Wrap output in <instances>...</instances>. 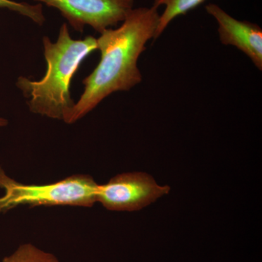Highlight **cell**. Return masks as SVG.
Instances as JSON below:
<instances>
[{"mask_svg": "<svg viewBox=\"0 0 262 262\" xmlns=\"http://www.w3.org/2000/svg\"><path fill=\"white\" fill-rule=\"evenodd\" d=\"M158 9L153 5L133 9L119 28L101 33L96 39L101 59L82 80L83 93L67 123L80 120L113 93L129 91L142 81L138 60L146 51V42L154 39L160 20Z\"/></svg>", "mask_w": 262, "mask_h": 262, "instance_id": "obj_1", "label": "cell"}, {"mask_svg": "<svg viewBox=\"0 0 262 262\" xmlns=\"http://www.w3.org/2000/svg\"><path fill=\"white\" fill-rule=\"evenodd\" d=\"M42 43L47 63L46 75L38 81L20 76L16 85L27 98L32 113L67 123L75 105L71 96V82L86 57L98 50L97 39L92 36L72 39L68 25L63 24L56 42L44 37Z\"/></svg>", "mask_w": 262, "mask_h": 262, "instance_id": "obj_2", "label": "cell"}, {"mask_svg": "<svg viewBox=\"0 0 262 262\" xmlns=\"http://www.w3.org/2000/svg\"><path fill=\"white\" fill-rule=\"evenodd\" d=\"M98 184L89 175L76 174L49 184H24L0 168V213L20 206H74L90 208L96 201Z\"/></svg>", "mask_w": 262, "mask_h": 262, "instance_id": "obj_3", "label": "cell"}, {"mask_svg": "<svg viewBox=\"0 0 262 262\" xmlns=\"http://www.w3.org/2000/svg\"><path fill=\"white\" fill-rule=\"evenodd\" d=\"M169 191L168 186L158 185L147 173H122L106 184H98L96 201L108 211H136L168 194Z\"/></svg>", "mask_w": 262, "mask_h": 262, "instance_id": "obj_4", "label": "cell"}, {"mask_svg": "<svg viewBox=\"0 0 262 262\" xmlns=\"http://www.w3.org/2000/svg\"><path fill=\"white\" fill-rule=\"evenodd\" d=\"M56 8L75 31L85 26L103 32L123 21L134 9V0H34Z\"/></svg>", "mask_w": 262, "mask_h": 262, "instance_id": "obj_5", "label": "cell"}, {"mask_svg": "<svg viewBox=\"0 0 262 262\" xmlns=\"http://www.w3.org/2000/svg\"><path fill=\"white\" fill-rule=\"evenodd\" d=\"M206 10L218 24L219 35L222 44L234 46L244 53L253 64L262 70V29L257 24L241 21L226 13L213 3Z\"/></svg>", "mask_w": 262, "mask_h": 262, "instance_id": "obj_6", "label": "cell"}, {"mask_svg": "<svg viewBox=\"0 0 262 262\" xmlns=\"http://www.w3.org/2000/svg\"><path fill=\"white\" fill-rule=\"evenodd\" d=\"M205 1L206 0H155L153 6L158 8L160 5H164L165 10L160 15L159 24L153 39L154 41L160 37L174 18L187 14L188 12L194 9Z\"/></svg>", "mask_w": 262, "mask_h": 262, "instance_id": "obj_7", "label": "cell"}, {"mask_svg": "<svg viewBox=\"0 0 262 262\" xmlns=\"http://www.w3.org/2000/svg\"><path fill=\"white\" fill-rule=\"evenodd\" d=\"M2 262H58L51 253L46 252L32 244H24L3 258Z\"/></svg>", "mask_w": 262, "mask_h": 262, "instance_id": "obj_8", "label": "cell"}, {"mask_svg": "<svg viewBox=\"0 0 262 262\" xmlns=\"http://www.w3.org/2000/svg\"><path fill=\"white\" fill-rule=\"evenodd\" d=\"M0 8H7L27 17L38 25H42L46 21L42 5L41 4L31 5L29 3H18L12 0H0Z\"/></svg>", "mask_w": 262, "mask_h": 262, "instance_id": "obj_9", "label": "cell"}, {"mask_svg": "<svg viewBox=\"0 0 262 262\" xmlns=\"http://www.w3.org/2000/svg\"><path fill=\"white\" fill-rule=\"evenodd\" d=\"M7 125H8V120L3 117H0V127H4Z\"/></svg>", "mask_w": 262, "mask_h": 262, "instance_id": "obj_10", "label": "cell"}]
</instances>
